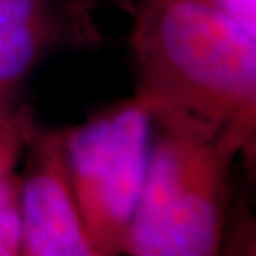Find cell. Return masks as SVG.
Listing matches in <instances>:
<instances>
[{
    "instance_id": "1",
    "label": "cell",
    "mask_w": 256,
    "mask_h": 256,
    "mask_svg": "<svg viewBox=\"0 0 256 256\" xmlns=\"http://www.w3.org/2000/svg\"><path fill=\"white\" fill-rule=\"evenodd\" d=\"M137 92L156 122L236 135L256 178V40L202 0H138Z\"/></svg>"
},
{
    "instance_id": "2",
    "label": "cell",
    "mask_w": 256,
    "mask_h": 256,
    "mask_svg": "<svg viewBox=\"0 0 256 256\" xmlns=\"http://www.w3.org/2000/svg\"><path fill=\"white\" fill-rule=\"evenodd\" d=\"M241 142L230 133L156 122L128 256H214L226 250L230 176Z\"/></svg>"
},
{
    "instance_id": "3",
    "label": "cell",
    "mask_w": 256,
    "mask_h": 256,
    "mask_svg": "<svg viewBox=\"0 0 256 256\" xmlns=\"http://www.w3.org/2000/svg\"><path fill=\"white\" fill-rule=\"evenodd\" d=\"M154 137V108L140 92L61 129L70 182L97 256L126 250Z\"/></svg>"
},
{
    "instance_id": "4",
    "label": "cell",
    "mask_w": 256,
    "mask_h": 256,
    "mask_svg": "<svg viewBox=\"0 0 256 256\" xmlns=\"http://www.w3.org/2000/svg\"><path fill=\"white\" fill-rule=\"evenodd\" d=\"M27 150V169L18 174L19 256H97L70 182L61 129L34 126Z\"/></svg>"
},
{
    "instance_id": "5",
    "label": "cell",
    "mask_w": 256,
    "mask_h": 256,
    "mask_svg": "<svg viewBox=\"0 0 256 256\" xmlns=\"http://www.w3.org/2000/svg\"><path fill=\"white\" fill-rule=\"evenodd\" d=\"M70 18L48 0H0V116L21 114L30 74L64 36Z\"/></svg>"
},
{
    "instance_id": "6",
    "label": "cell",
    "mask_w": 256,
    "mask_h": 256,
    "mask_svg": "<svg viewBox=\"0 0 256 256\" xmlns=\"http://www.w3.org/2000/svg\"><path fill=\"white\" fill-rule=\"evenodd\" d=\"M16 169L0 171V256H19L21 220Z\"/></svg>"
},
{
    "instance_id": "7",
    "label": "cell",
    "mask_w": 256,
    "mask_h": 256,
    "mask_svg": "<svg viewBox=\"0 0 256 256\" xmlns=\"http://www.w3.org/2000/svg\"><path fill=\"white\" fill-rule=\"evenodd\" d=\"M34 124L25 110L16 116H0V171L16 169Z\"/></svg>"
},
{
    "instance_id": "8",
    "label": "cell",
    "mask_w": 256,
    "mask_h": 256,
    "mask_svg": "<svg viewBox=\"0 0 256 256\" xmlns=\"http://www.w3.org/2000/svg\"><path fill=\"white\" fill-rule=\"evenodd\" d=\"M256 40V0H202Z\"/></svg>"
},
{
    "instance_id": "9",
    "label": "cell",
    "mask_w": 256,
    "mask_h": 256,
    "mask_svg": "<svg viewBox=\"0 0 256 256\" xmlns=\"http://www.w3.org/2000/svg\"><path fill=\"white\" fill-rule=\"evenodd\" d=\"M234 248L236 250L232 252L256 256V220H250L239 234L234 236Z\"/></svg>"
},
{
    "instance_id": "10",
    "label": "cell",
    "mask_w": 256,
    "mask_h": 256,
    "mask_svg": "<svg viewBox=\"0 0 256 256\" xmlns=\"http://www.w3.org/2000/svg\"><path fill=\"white\" fill-rule=\"evenodd\" d=\"M50 4H54L55 8H59L63 14H66L68 18L72 16L74 18V12H80V10H86L88 6H93L95 2L99 0H48Z\"/></svg>"
}]
</instances>
